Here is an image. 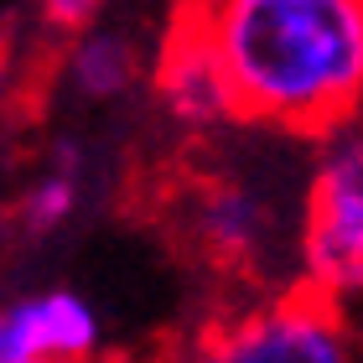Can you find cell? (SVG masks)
Here are the masks:
<instances>
[{
	"mask_svg": "<svg viewBox=\"0 0 363 363\" xmlns=\"http://www.w3.org/2000/svg\"><path fill=\"white\" fill-rule=\"evenodd\" d=\"M177 363H363V317L301 280L208 327Z\"/></svg>",
	"mask_w": 363,
	"mask_h": 363,
	"instance_id": "2",
	"label": "cell"
},
{
	"mask_svg": "<svg viewBox=\"0 0 363 363\" xmlns=\"http://www.w3.org/2000/svg\"><path fill=\"white\" fill-rule=\"evenodd\" d=\"M99 353V317L78 291H37L0 311V363H84Z\"/></svg>",
	"mask_w": 363,
	"mask_h": 363,
	"instance_id": "6",
	"label": "cell"
},
{
	"mask_svg": "<svg viewBox=\"0 0 363 363\" xmlns=\"http://www.w3.org/2000/svg\"><path fill=\"white\" fill-rule=\"evenodd\" d=\"M156 94L167 114L182 125V130H223L239 120V99H234V78H228L223 57L213 52V42L197 31L187 16L177 21V31L167 37L156 57Z\"/></svg>",
	"mask_w": 363,
	"mask_h": 363,
	"instance_id": "5",
	"label": "cell"
},
{
	"mask_svg": "<svg viewBox=\"0 0 363 363\" xmlns=\"http://www.w3.org/2000/svg\"><path fill=\"white\" fill-rule=\"evenodd\" d=\"M42 6H47V21H52V26L78 31V26L94 21V11L104 6V0H42Z\"/></svg>",
	"mask_w": 363,
	"mask_h": 363,
	"instance_id": "9",
	"label": "cell"
},
{
	"mask_svg": "<svg viewBox=\"0 0 363 363\" xmlns=\"http://www.w3.org/2000/svg\"><path fill=\"white\" fill-rule=\"evenodd\" d=\"M187 234L192 250L239 280H275V259H301V208H286L244 167L203 172L187 192Z\"/></svg>",
	"mask_w": 363,
	"mask_h": 363,
	"instance_id": "4",
	"label": "cell"
},
{
	"mask_svg": "<svg viewBox=\"0 0 363 363\" xmlns=\"http://www.w3.org/2000/svg\"><path fill=\"white\" fill-rule=\"evenodd\" d=\"M311 291L363 311V114L317 135L301 192V259Z\"/></svg>",
	"mask_w": 363,
	"mask_h": 363,
	"instance_id": "3",
	"label": "cell"
},
{
	"mask_svg": "<svg viewBox=\"0 0 363 363\" xmlns=\"http://www.w3.org/2000/svg\"><path fill=\"white\" fill-rule=\"evenodd\" d=\"M187 21L223 57L244 125L327 135L363 114V0H192Z\"/></svg>",
	"mask_w": 363,
	"mask_h": 363,
	"instance_id": "1",
	"label": "cell"
},
{
	"mask_svg": "<svg viewBox=\"0 0 363 363\" xmlns=\"http://www.w3.org/2000/svg\"><path fill=\"white\" fill-rule=\"evenodd\" d=\"M78 197H84L78 151H73V145H62V151L52 156V167L31 182L26 197H21V223H26V234H52V228H62V223L78 213Z\"/></svg>",
	"mask_w": 363,
	"mask_h": 363,
	"instance_id": "8",
	"label": "cell"
},
{
	"mask_svg": "<svg viewBox=\"0 0 363 363\" xmlns=\"http://www.w3.org/2000/svg\"><path fill=\"white\" fill-rule=\"evenodd\" d=\"M6 78H11V42L0 37V94H6Z\"/></svg>",
	"mask_w": 363,
	"mask_h": 363,
	"instance_id": "10",
	"label": "cell"
},
{
	"mask_svg": "<svg viewBox=\"0 0 363 363\" xmlns=\"http://www.w3.org/2000/svg\"><path fill=\"white\" fill-rule=\"evenodd\" d=\"M62 73H68L78 99L104 104V99H120V94L135 89L140 52H135V42H130L125 31H114V26H78Z\"/></svg>",
	"mask_w": 363,
	"mask_h": 363,
	"instance_id": "7",
	"label": "cell"
}]
</instances>
